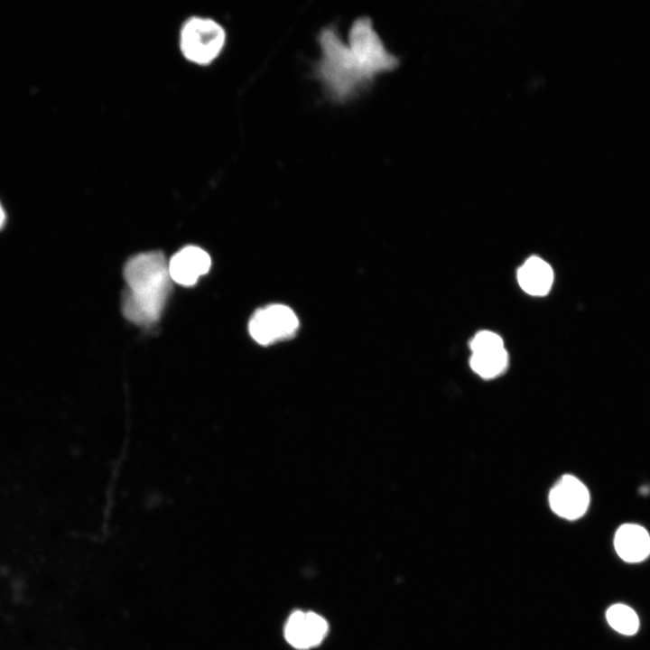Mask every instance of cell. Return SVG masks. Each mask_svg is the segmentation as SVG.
<instances>
[{"instance_id":"cell-6","label":"cell","mask_w":650,"mask_h":650,"mask_svg":"<svg viewBox=\"0 0 650 650\" xmlns=\"http://www.w3.org/2000/svg\"><path fill=\"white\" fill-rule=\"evenodd\" d=\"M549 503L556 515L573 520L586 512L590 503V494L580 479L571 475H565L551 489Z\"/></svg>"},{"instance_id":"cell-4","label":"cell","mask_w":650,"mask_h":650,"mask_svg":"<svg viewBox=\"0 0 650 650\" xmlns=\"http://www.w3.org/2000/svg\"><path fill=\"white\" fill-rule=\"evenodd\" d=\"M226 41L223 27L209 18L192 17L181 30L180 45L184 57L197 64H208L221 52Z\"/></svg>"},{"instance_id":"cell-5","label":"cell","mask_w":650,"mask_h":650,"mask_svg":"<svg viewBox=\"0 0 650 650\" xmlns=\"http://www.w3.org/2000/svg\"><path fill=\"white\" fill-rule=\"evenodd\" d=\"M298 327L295 313L282 304H272L257 310L248 323L251 337L261 345L291 338Z\"/></svg>"},{"instance_id":"cell-8","label":"cell","mask_w":650,"mask_h":650,"mask_svg":"<svg viewBox=\"0 0 650 650\" xmlns=\"http://www.w3.org/2000/svg\"><path fill=\"white\" fill-rule=\"evenodd\" d=\"M210 265L209 254L194 246L181 248L168 262L171 279L184 286L195 284L201 275L209 272Z\"/></svg>"},{"instance_id":"cell-11","label":"cell","mask_w":650,"mask_h":650,"mask_svg":"<svg viewBox=\"0 0 650 650\" xmlns=\"http://www.w3.org/2000/svg\"><path fill=\"white\" fill-rule=\"evenodd\" d=\"M508 355L506 348L472 353L469 365L472 370L483 378H493L500 375L507 367Z\"/></svg>"},{"instance_id":"cell-2","label":"cell","mask_w":650,"mask_h":650,"mask_svg":"<svg viewBox=\"0 0 650 650\" xmlns=\"http://www.w3.org/2000/svg\"><path fill=\"white\" fill-rule=\"evenodd\" d=\"M318 41L321 57L315 65V75L333 100L345 101L370 79L334 26L323 28Z\"/></svg>"},{"instance_id":"cell-3","label":"cell","mask_w":650,"mask_h":650,"mask_svg":"<svg viewBox=\"0 0 650 650\" xmlns=\"http://www.w3.org/2000/svg\"><path fill=\"white\" fill-rule=\"evenodd\" d=\"M348 45L370 80L398 64L397 58L386 50L368 17H360L352 23Z\"/></svg>"},{"instance_id":"cell-7","label":"cell","mask_w":650,"mask_h":650,"mask_svg":"<svg viewBox=\"0 0 650 650\" xmlns=\"http://www.w3.org/2000/svg\"><path fill=\"white\" fill-rule=\"evenodd\" d=\"M328 630L326 620L314 612H293L285 626L287 642L297 649L319 645Z\"/></svg>"},{"instance_id":"cell-1","label":"cell","mask_w":650,"mask_h":650,"mask_svg":"<svg viewBox=\"0 0 650 650\" xmlns=\"http://www.w3.org/2000/svg\"><path fill=\"white\" fill-rule=\"evenodd\" d=\"M124 278V316L140 326L157 322L172 290V280L164 255L153 251L134 255L125 265Z\"/></svg>"},{"instance_id":"cell-13","label":"cell","mask_w":650,"mask_h":650,"mask_svg":"<svg viewBox=\"0 0 650 650\" xmlns=\"http://www.w3.org/2000/svg\"><path fill=\"white\" fill-rule=\"evenodd\" d=\"M472 353H482L504 348L501 337L490 330L478 332L469 344Z\"/></svg>"},{"instance_id":"cell-9","label":"cell","mask_w":650,"mask_h":650,"mask_svg":"<svg viewBox=\"0 0 650 650\" xmlns=\"http://www.w3.org/2000/svg\"><path fill=\"white\" fill-rule=\"evenodd\" d=\"M614 546L623 561L639 562L650 554V534L641 525L626 524L616 532Z\"/></svg>"},{"instance_id":"cell-14","label":"cell","mask_w":650,"mask_h":650,"mask_svg":"<svg viewBox=\"0 0 650 650\" xmlns=\"http://www.w3.org/2000/svg\"><path fill=\"white\" fill-rule=\"evenodd\" d=\"M6 223V212L0 201V230L4 228Z\"/></svg>"},{"instance_id":"cell-12","label":"cell","mask_w":650,"mask_h":650,"mask_svg":"<svg viewBox=\"0 0 650 650\" xmlns=\"http://www.w3.org/2000/svg\"><path fill=\"white\" fill-rule=\"evenodd\" d=\"M606 618L615 631L626 636L636 634L639 628V618L636 611L622 603L610 606L606 612Z\"/></svg>"},{"instance_id":"cell-10","label":"cell","mask_w":650,"mask_h":650,"mask_svg":"<svg viewBox=\"0 0 650 650\" xmlns=\"http://www.w3.org/2000/svg\"><path fill=\"white\" fill-rule=\"evenodd\" d=\"M520 287L533 296L546 295L553 282V272L548 263L537 256L528 258L517 271Z\"/></svg>"}]
</instances>
